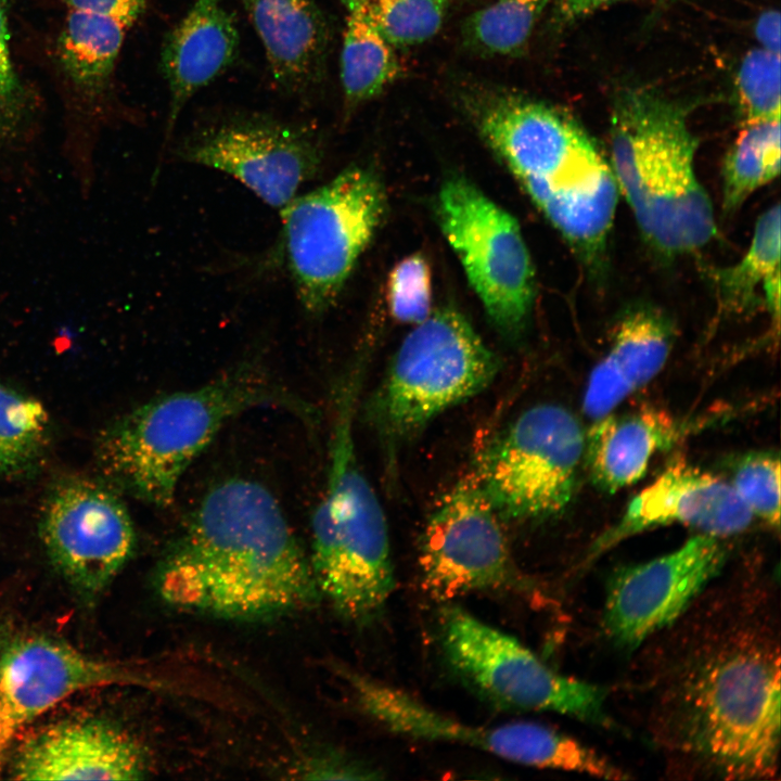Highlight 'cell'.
Wrapping results in <instances>:
<instances>
[{"instance_id": "cell-1", "label": "cell", "mask_w": 781, "mask_h": 781, "mask_svg": "<svg viewBox=\"0 0 781 781\" xmlns=\"http://www.w3.org/2000/svg\"><path fill=\"white\" fill-rule=\"evenodd\" d=\"M707 625L661 681L658 739L704 772L771 778L780 753L778 640L755 616L728 615Z\"/></svg>"}, {"instance_id": "cell-2", "label": "cell", "mask_w": 781, "mask_h": 781, "mask_svg": "<svg viewBox=\"0 0 781 781\" xmlns=\"http://www.w3.org/2000/svg\"><path fill=\"white\" fill-rule=\"evenodd\" d=\"M162 598L182 610L263 620L321 599L309 556L273 495L230 478L210 489L156 573Z\"/></svg>"}, {"instance_id": "cell-3", "label": "cell", "mask_w": 781, "mask_h": 781, "mask_svg": "<svg viewBox=\"0 0 781 781\" xmlns=\"http://www.w3.org/2000/svg\"><path fill=\"white\" fill-rule=\"evenodd\" d=\"M456 97L537 209L581 263L598 270L620 194L586 130L564 111L511 88L464 82Z\"/></svg>"}, {"instance_id": "cell-4", "label": "cell", "mask_w": 781, "mask_h": 781, "mask_svg": "<svg viewBox=\"0 0 781 781\" xmlns=\"http://www.w3.org/2000/svg\"><path fill=\"white\" fill-rule=\"evenodd\" d=\"M258 407L313 418L304 400L259 368L243 364L200 387L157 396L116 420L100 438V464L124 490L167 508L188 468L226 423Z\"/></svg>"}, {"instance_id": "cell-5", "label": "cell", "mask_w": 781, "mask_h": 781, "mask_svg": "<svg viewBox=\"0 0 781 781\" xmlns=\"http://www.w3.org/2000/svg\"><path fill=\"white\" fill-rule=\"evenodd\" d=\"M696 150L684 107L646 90L617 97L609 162L641 233L665 256L693 253L717 233L695 170Z\"/></svg>"}, {"instance_id": "cell-6", "label": "cell", "mask_w": 781, "mask_h": 781, "mask_svg": "<svg viewBox=\"0 0 781 781\" xmlns=\"http://www.w3.org/2000/svg\"><path fill=\"white\" fill-rule=\"evenodd\" d=\"M359 392L351 383L336 389L328 484L312 514L308 556L320 597L346 620L367 625L385 609L395 577L385 513L355 449Z\"/></svg>"}, {"instance_id": "cell-7", "label": "cell", "mask_w": 781, "mask_h": 781, "mask_svg": "<svg viewBox=\"0 0 781 781\" xmlns=\"http://www.w3.org/2000/svg\"><path fill=\"white\" fill-rule=\"evenodd\" d=\"M500 368L498 356L452 307L412 325L364 406L388 472L407 443L440 413L486 389Z\"/></svg>"}, {"instance_id": "cell-8", "label": "cell", "mask_w": 781, "mask_h": 781, "mask_svg": "<svg viewBox=\"0 0 781 781\" xmlns=\"http://www.w3.org/2000/svg\"><path fill=\"white\" fill-rule=\"evenodd\" d=\"M385 212L379 177L356 165L280 209L283 258L307 312L320 315L335 303Z\"/></svg>"}, {"instance_id": "cell-9", "label": "cell", "mask_w": 781, "mask_h": 781, "mask_svg": "<svg viewBox=\"0 0 781 781\" xmlns=\"http://www.w3.org/2000/svg\"><path fill=\"white\" fill-rule=\"evenodd\" d=\"M584 450L575 414L562 405L537 404L487 444L472 473L501 520L546 521L571 503Z\"/></svg>"}, {"instance_id": "cell-10", "label": "cell", "mask_w": 781, "mask_h": 781, "mask_svg": "<svg viewBox=\"0 0 781 781\" xmlns=\"http://www.w3.org/2000/svg\"><path fill=\"white\" fill-rule=\"evenodd\" d=\"M436 217L444 236L497 332L510 342L525 333L536 276L516 219L464 177L445 180Z\"/></svg>"}, {"instance_id": "cell-11", "label": "cell", "mask_w": 781, "mask_h": 781, "mask_svg": "<svg viewBox=\"0 0 781 781\" xmlns=\"http://www.w3.org/2000/svg\"><path fill=\"white\" fill-rule=\"evenodd\" d=\"M438 625L450 667L492 703L610 724L603 689L556 673L513 636L453 603L443 606Z\"/></svg>"}, {"instance_id": "cell-12", "label": "cell", "mask_w": 781, "mask_h": 781, "mask_svg": "<svg viewBox=\"0 0 781 781\" xmlns=\"http://www.w3.org/2000/svg\"><path fill=\"white\" fill-rule=\"evenodd\" d=\"M363 712L393 732L475 747L512 763L576 771L605 779L627 774L578 740L535 722L471 725L411 694L358 673H345Z\"/></svg>"}, {"instance_id": "cell-13", "label": "cell", "mask_w": 781, "mask_h": 781, "mask_svg": "<svg viewBox=\"0 0 781 781\" xmlns=\"http://www.w3.org/2000/svg\"><path fill=\"white\" fill-rule=\"evenodd\" d=\"M178 156L233 177L281 209L316 176L323 146L316 130L304 124L249 113L194 130L179 145Z\"/></svg>"}, {"instance_id": "cell-14", "label": "cell", "mask_w": 781, "mask_h": 781, "mask_svg": "<svg viewBox=\"0 0 781 781\" xmlns=\"http://www.w3.org/2000/svg\"><path fill=\"white\" fill-rule=\"evenodd\" d=\"M501 521L472 471L460 478L436 504L421 537L424 589L447 601L474 591L526 588Z\"/></svg>"}, {"instance_id": "cell-15", "label": "cell", "mask_w": 781, "mask_h": 781, "mask_svg": "<svg viewBox=\"0 0 781 781\" xmlns=\"http://www.w3.org/2000/svg\"><path fill=\"white\" fill-rule=\"evenodd\" d=\"M726 560L721 538L699 533L667 554L622 567L607 585L606 633L624 648L641 644L682 616Z\"/></svg>"}, {"instance_id": "cell-16", "label": "cell", "mask_w": 781, "mask_h": 781, "mask_svg": "<svg viewBox=\"0 0 781 781\" xmlns=\"http://www.w3.org/2000/svg\"><path fill=\"white\" fill-rule=\"evenodd\" d=\"M40 533L54 566L76 588L91 593L120 571L136 543L124 502L89 479H69L52 490Z\"/></svg>"}, {"instance_id": "cell-17", "label": "cell", "mask_w": 781, "mask_h": 781, "mask_svg": "<svg viewBox=\"0 0 781 781\" xmlns=\"http://www.w3.org/2000/svg\"><path fill=\"white\" fill-rule=\"evenodd\" d=\"M131 680L120 666L40 635L0 649V771L23 727L76 692Z\"/></svg>"}, {"instance_id": "cell-18", "label": "cell", "mask_w": 781, "mask_h": 781, "mask_svg": "<svg viewBox=\"0 0 781 781\" xmlns=\"http://www.w3.org/2000/svg\"><path fill=\"white\" fill-rule=\"evenodd\" d=\"M753 518L729 482L675 461L629 501L618 521L596 539L588 559L662 526L683 525L724 538L744 532Z\"/></svg>"}, {"instance_id": "cell-19", "label": "cell", "mask_w": 781, "mask_h": 781, "mask_svg": "<svg viewBox=\"0 0 781 781\" xmlns=\"http://www.w3.org/2000/svg\"><path fill=\"white\" fill-rule=\"evenodd\" d=\"M145 760L125 732L100 719L52 725L26 741L12 764L17 780H136Z\"/></svg>"}, {"instance_id": "cell-20", "label": "cell", "mask_w": 781, "mask_h": 781, "mask_svg": "<svg viewBox=\"0 0 781 781\" xmlns=\"http://www.w3.org/2000/svg\"><path fill=\"white\" fill-rule=\"evenodd\" d=\"M239 49L235 21L221 0H194L165 35L161 69L169 95L167 138L189 101L234 63Z\"/></svg>"}, {"instance_id": "cell-21", "label": "cell", "mask_w": 781, "mask_h": 781, "mask_svg": "<svg viewBox=\"0 0 781 781\" xmlns=\"http://www.w3.org/2000/svg\"><path fill=\"white\" fill-rule=\"evenodd\" d=\"M265 51L276 85L305 95L325 72L330 44L328 20L318 0H239Z\"/></svg>"}, {"instance_id": "cell-22", "label": "cell", "mask_w": 781, "mask_h": 781, "mask_svg": "<svg viewBox=\"0 0 781 781\" xmlns=\"http://www.w3.org/2000/svg\"><path fill=\"white\" fill-rule=\"evenodd\" d=\"M673 345V325L658 310L639 306L625 312L590 373L582 399L585 414L597 420L614 412L663 370Z\"/></svg>"}, {"instance_id": "cell-23", "label": "cell", "mask_w": 781, "mask_h": 781, "mask_svg": "<svg viewBox=\"0 0 781 781\" xmlns=\"http://www.w3.org/2000/svg\"><path fill=\"white\" fill-rule=\"evenodd\" d=\"M62 1L57 59L73 87L94 100L110 82L125 39L148 0Z\"/></svg>"}, {"instance_id": "cell-24", "label": "cell", "mask_w": 781, "mask_h": 781, "mask_svg": "<svg viewBox=\"0 0 781 781\" xmlns=\"http://www.w3.org/2000/svg\"><path fill=\"white\" fill-rule=\"evenodd\" d=\"M681 434L677 419L652 407L611 412L594 420L585 432L584 450L591 482L609 494L635 484L654 454L677 443Z\"/></svg>"}, {"instance_id": "cell-25", "label": "cell", "mask_w": 781, "mask_h": 781, "mask_svg": "<svg viewBox=\"0 0 781 781\" xmlns=\"http://www.w3.org/2000/svg\"><path fill=\"white\" fill-rule=\"evenodd\" d=\"M780 206H770L757 219L751 244L735 264L715 271L714 281L724 309L743 313L764 306L779 329L780 319Z\"/></svg>"}, {"instance_id": "cell-26", "label": "cell", "mask_w": 781, "mask_h": 781, "mask_svg": "<svg viewBox=\"0 0 781 781\" xmlns=\"http://www.w3.org/2000/svg\"><path fill=\"white\" fill-rule=\"evenodd\" d=\"M345 27L340 74L346 114L373 100L396 82L402 65L395 49L354 0H341Z\"/></svg>"}, {"instance_id": "cell-27", "label": "cell", "mask_w": 781, "mask_h": 781, "mask_svg": "<svg viewBox=\"0 0 781 781\" xmlns=\"http://www.w3.org/2000/svg\"><path fill=\"white\" fill-rule=\"evenodd\" d=\"M780 119L744 123L722 165V207L737 212L780 172Z\"/></svg>"}, {"instance_id": "cell-28", "label": "cell", "mask_w": 781, "mask_h": 781, "mask_svg": "<svg viewBox=\"0 0 781 781\" xmlns=\"http://www.w3.org/2000/svg\"><path fill=\"white\" fill-rule=\"evenodd\" d=\"M31 113L12 57L9 1L0 0V179L28 174Z\"/></svg>"}, {"instance_id": "cell-29", "label": "cell", "mask_w": 781, "mask_h": 781, "mask_svg": "<svg viewBox=\"0 0 781 781\" xmlns=\"http://www.w3.org/2000/svg\"><path fill=\"white\" fill-rule=\"evenodd\" d=\"M549 0H494L462 23L463 46L483 56H520Z\"/></svg>"}, {"instance_id": "cell-30", "label": "cell", "mask_w": 781, "mask_h": 781, "mask_svg": "<svg viewBox=\"0 0 781 781\" xmlns=\"http://www.w3.org/2000/svg\"><path fill=\"white\" fill-rule=\"evenodd\" d=\"M49 426L43 405L0 381V473L16 472L40 453Z\"/></svg>"}, {"instance_id": "cell-31", "label": "cell", "mask_w": 781, "mask_h": 781, "mask_svg": "<svg viewBox=\"0 0 781 781\" xmlns=\"http://www.w3.org/2000/svg\"><path fill=\"white\" fill-rule=\"evenodd\" d=\"M354 1L397 50L432 39L440 30L450 5V0Z\"/></svg>"}, {"instance_id": "cell-32", "label": "cell", "mask_w": 781, "mask_h": 781, "mask_svg": "<svg viewBox=\"0 0 781 781\" xmlns=\"http://www.w3.org/2000/svg\"><path fill=\"white\" fill-rule=\"evenodd\" d=\"M730 485L750 510L774 530L780 528V457L773 451H752L739 457Z\"/></svg>"}, {"instance_id": "cell-33", "label": "cell", "mask_w": 781, "mask_h": 781, "mask_svg": "<svg viewBox=\"0 0 781 781\" xmlns=\"http://www.w3.org/2000/svg\"><path fill=\"white\" fill-rule=\"evenodd\" d=\"M780 54L757 47L742 59L735 88L745 123L780 119Z\"/></svg>"}, {"instance_id": "cell-34", "label": "cell", "mask_w": 781, "mask_h": 781, "mask_svg": "<svg viewBox=\"0 0 781 781\" xmlns=\"http://www.w3.org/2000/svg\"><path fill=\"white\" fill-rule=\"evenodd\" d=\"M386 298L394 320L415 325L432 313V276L425 257L413 253L390 270Z\"/></svg>"}, {"instance_id": "cell-35", "label": "cell", "mask_w": 781, "mask_h": 781, "mask_svg": "<svg viewBox=\"0 0 781 781\" xmlns=\"http://www.w3.org/2000/svg\"><path fill=\"white\" fill-rule=\"evenodd\" d=\"M622 0H558L555 20L559 26L577 22Z\"/></svg>"}, {"instance_id": "cell-36", "label": "cell", "mask_w": 781, "mask_h": 781, "mask_svg": "<svg viewBox=\"0 0 781 781\" xmlns=\"http://www.w3.org/2000/svg\"><path fill=\"white\" fill-rule=\"evenodd\" d=\"M755 36L760 48L780 54V14L778 11H766L757 18Z\"/></svg>"}]
</instances>
